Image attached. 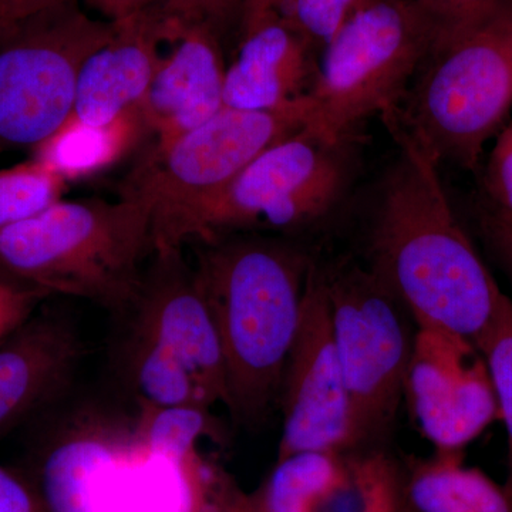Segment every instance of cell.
Masks as SVG:
<instances>
[{"instance_id":"obj_29","label":"cell","mask_w":512,"mask_h":512,"mask_svg":"<svg viewBox=\"0 0 512 512\" xmlns=\"http://www.w3.org/2000/svg\"><path fill=\"white\" fill-rule=\"evenodd\" d=\"M484 187L490 210L512 222V123L495 140L485 165Z\"/></svg>"},{"instance_id":"obj_6","label":"cell","mask_w":512,"mask_h":512,"mask_svg":"<svg viewBox=\"0 0 512 512\" xmlns=\"http://www.w3.org/2000/svg\"><path fill=\"white\" fill-rule=\"evenodd\" d=\"M309 110L308 96L274 111L224 107L171 143L154 144L120 194L150 210L154 252L192 244L228 185L258 154L305 127Z\"/></svg>"},{"instance_id":"obj_19","label":"cell","mask_w":512,"mask_h":512,"mask_svg":"<svg viewBox=\"0 0 512 512\" xmlns=\"http://www.w3.org/2000/svg\"><path fill=\"white\" fill-rule=\"evenodd\" d=\"M350 477L339 453H298L276 461L255 494L238 495L229 512H318L323 498Z\"/></svg>"},{"instance_id":"obj_11","label":"cell","mask_w":512,"mask_h":512,"mask_svg":"<svg viewBox=\"0 0 512 512\" xmlns=\"http://www.w3.org/2000/svg\"><path fill=\"white\" fill-rule=\"evenodd\" d=\"M278 402L284 416L278 460L298 453H342L349 436V400L340 367L325 272L312 265L301 322Z\"/></svg>"},{"instance_id":"obj_5","label":"cell","mask_w":512,"mask_h":512,"mask_svg":"<svg viewBox=\"0 0 512 512\" xmlns=\"http://www.w3.org/2000/svg\"><path fill=\"white\" fill-rule=\"evenodd\" d=\"M512 107V0L434 46L393 117L439 163L474 170Z\"/></svg>"},{"instance_id":"obj_4","label":"cell","mask_w":512,"mask_h":512,"mask_svg":"<svg viewBox=\"0 0 512 512\" xmlns=\"http://www.w3.org/2000/svg\"><path fill=\"white\" fill-rule=\"evenodd\" d=\"M197 456L148 447L134 430L90 420L47 446L33 485L45 512H228Z\"/></svg>"},{"instance_id":"obj_35","label":"cell","mask_w":512,"mask_h":512,"mask_svg":"<svg viewBox=\"0 0 512 512\" xmlns=\"http://www.w3.org/2000/svg\"><path fill=\"white\" fill-rule=\"evenodd\" d=\"M275 15H278L276 0H244V12H242L241 29H239L241 35Z\"/></svg>"},{"instance_id":"obj_24","label":"cell","mask_w":512,"mask_h":512,"mask_svg":"<svg viewBox=\"0 0 512 512\" xmlns=\"http://www.w3.org/2000/svg\"><path fill=\"white\" fill-rule=\"evenodd\" d=\"M366 0H276V13L322 50Z\"/></svg>"},{"instance_id":"obj_22","label":"cell","mask_w":512,"mask_h":512,"mask_svg":"<svg viewBox=\"0 0 512 512\" xmlns=\"http://www.w3.org/2000/svg\"><path fill=\"white\" fill-rule=\"evenodd\" d=\"M66 181L40 161L0 170V229L29 220L62 200Z\"/></svg>"},{"instance_id":"obj_33","label":"cell","mask_w":512,"mask_h":512,"mask_svg":"<svg viewBox=\"0 0 512 512\" xmlns=\"http://www.w3.org/2000/svg\"><path fill=\"white\" fill-rule=\"evenodd\" d=\"M79 0H8L6 2L5 15H3L0 30L13 23L32 18L39 13L47 12L62 6L73 5Z\"/></svg>"},{"instance_id":"obj_8","label":"cell","mask_w":512,"mask_h":512,"mask_svg":"<svg viewBox=\"0 0 512 512\" xmlns=\"http://www.w3.org/2000/svg\"><path fill=\"white\" fill-rule=\"evenodd\" d=\"M357 164L356 136L332 140L302 127L235 177L202 218L194 242L309 227L342 202Z\"/></svg>"},{"instance_id":"obj_15","label":"cell","mask_w":512,"mask_h":512,"mask_svg":"<svg viewBox=\"0 0 512 512\" xmlns=\"http://www.w3.org/2000/svg\"><path fill=\"white\" fill-rule=\"evenodd\" d=\"M173 45L140 107L156 144L171 143L225 107L221 36L208 26H183Z\"/></svg>"},{"instance_id":"obj_25","label":"cell","mask_w":512,"mask_h":512,"mask_svg":"<svg viewBox=\"0 0 512 512\" xmlns=\"http://www.w3.org/2000/svg\"><path fill=\"white\" fill-rule=\"evenodd\" d=\"M402 498L412 512H476L451 488L439 453L413 467L402 481Z\"/></svg>"},{"instance_id":"obj_26","label":"cell","mask_w":512,"mask_h":512,"mask_svg":"<svg viewBox=\"0 0 512 512\" xmlns=\"http://www.w3.org/2000/svg\"><path fill=\"white\" fill-rule=\"evenodd\" d=\"M352 466L362 485V512H404L402 478L389 458L375 453Z\"/></svg>"},{"instance_id":"obj_14","label":"cell","mask_w":512,"mask_h":512,"mask_svg":"<svg viewBox=\"0 0 512 512\" xmlns=\"http://www.w3.org/2000/svg\"><path fill=\"white\" fill-rule=\"evenodd\" d=\"M114 23L113 36L80 70L72 116L83 123L109 124L140 110L164 59L161 46L183 29L163 5Z\"/></svg>"},{"instance_id":"obj_7","label":"cell","mask_w":512,"mask_h":512,"mask_svg":"<svg viewBox=\"0 0 512 512\" xmlns=\"http://www.w3.org/2000/svg\"><path fill=\"white\" fill-rule=\"evenodd\" d=\"M434 43L416 0H366L322 49L305 127L339 140L402 106Z\"/></svg>"},{"instance_id":"obj_36","label":"cell","mask_w":512,"mask_h":512,"mask_svg":"<svg viewBox=\"0 0 512 512\" xmlns=\"http://www.w3.org/2000/svg\"><path fill=\"white\" fill-rule=\"evenodd\" d=\"M6 2L8 0H0V23H2L3 15H5Z\"/></svg>"},{"instance_id":"obj_12","label":"cell","mask_w":512,"mask_h":512,"mask_svg":"<svg viewBox=\"0 0 512 512\" xmlns=\"http://www.w3.org/2000/svg\"><path fill=\"white\" fill-rule=\"evenodd\" d=\"M404 397L437 451H461L500 419L487 363L473 340L417 326Z\"/></svg>"},{"instance_id":"obj_18","label":"cell","mask_w":512,"mask_h":512,"mask_svg":"<svg viewBox=\"0 0 512 512\" xmlns=\"http://www.w3.org/2000/svg\"><path fill=\"white\" fill-rule=\"evenodd\" d=\"M147 133L140 110L130 111L109 124H87L72 116L33 148L32 158L66 183L83 180L119 163Z\"/></svg>"},{"instance_id":"obj_3","label":"cell","mask_w":512,"mask_h":512,"mask_svg":"<svg viewBox=\"0 0 512 512\" xmlns=\"http://www.w3.org/2000/svg\"><path fill=\"white\" fill-rule=\"evenodd\" d=\"M147 205L57 201L29 220L0 229V266L32 288L130 312L153 255Z\"/></svg>"},{"instance_id":"obj_13","label":"cell","mask_w":512,"mask_h":512,"mask_svg":"<svg viewBox=\"0 0 512 512\" xmlns=\"http://www.w3.org/2000/svg\"><path fill=\"white\" fill-rule=\"evenodd\" d=\"M133 332L183 363L208 406H229L227 367L210 309L183 249L154 252L130 309Z\"/></svg>"},{"instance_id":"obj_17","label":"cell","mask_w":512,"mask_h":512,"mask_svg":"<svg viewBox=\"0 0 512 512\" xmlns=\"http://www.w3.org/2000/svg\"><path fill=\"white\" fill-rule=\"evenodd\" d=\"M80 353L66 319L32 316L0 342V436L62 392Z\"/></svg>"},{"instance_id":"obj_16","label":"cell","mask_w":512,"mask_h":512,"mask_svg":"<svg viewBox=\"0 0 512 512\" xmlns=\"http://www.w3.org/2000/svg\"><path fill=\"white\" fill-rule=\"evenodd\" d=\"M315 49L278 15L241 35V46L225 73V107L274 111L305 99L319 63Z\"/></svg>"},{"instance_id":"obj_9","label":"cell","mask_w":512,"mask_h":512,"mask_svg":"<svg viewBox=\"0 0 512 512\" xmlns=\"http://www.w3.org/2000/svg\"><path fill=\"white\" fill-rule=\"evenodd\" d=\"M114 29L73 3L0 30V154L33 150L72 117L83 63Z\"/></svg>"},{"instance_id":"obj_1","label":"cell","mask_w":512,"mask_h":512,"mask_svg":"<svg viewBox=\"0 0 512 512\" xmlns=\"http://www.w3.org/2000/svg\"><path fill=\"white\" fill-rule=\"evenodd\" d=\"M399 154L379 187L370 271L417 326L476 342L505 296L454 212L440 163L393 117H384Z\"/></svg>"},{"instance_id":"obj_23","label":"cell","mask_w":512,"mask_h":512,"mask_svg":"<svg viewBox=\"0 0 512 512\" xmlns=\"http://www.w3.org/2000/svg\"><path fill=\"white\" fill-rule=\"evenodd\" d=\"M476 346L487 363L497 396L500 419L508 437V476L504 487L512 495V299L504 296Z\"/></svg>"},{"instance_id":"obj_34","label":"cell","mask_w":512,"mask_h":512,"mask_svg":"<svg viewBox=\"0 0 512 512\" xmlns=\"http://www.w3.org/2000/svg\"><path fill=\"white\" fill-rule=\"evenodd\" d=\"M89 2H92V5L96 6L107 20L117 22L143 10L163 5L165 0H89Z\"/></svg>"},{"instance_id":"obj_28","label":"cell","mask_w":512,"mask_h":512,"mask_svg":"<svg viewBox=\"0 0 512 512\" xmlns=\"http://www.w3.org/2000/svg\"><path fill=\"white\" fill-rule=\"evenodd\" d=\"M163 8L183 26H208L222 36L234 26L241 29L244 0H165Z\"/></svg>"},{"instance_id":"obj_31","label":"cell","mask_w":512,"mask_h":512,"mask_svg":"<svg viewBox=\"0 0 512 512\" xmlns=\"http://www.w3.org/2000/svg\"><path fill=\"white\" fill-rule=\"evenodd\" d=\"M0 512H45L33 485L3 467H0Z\"/></svg>"},{"instance_id":"obj_20","label":"cell","mask_w":512,"mask_h":512,"mask_svg":"<svg viewBox=\"0 0 512 512\" xmlns=\"http://www.w3.org/2000/svg\"><path fill=\"white\" fill-rule=\"evenodd\" d=\"M128 372L141 404L210 407L190 372L177 357L153 340L134 332L128 348Z\"/></svg>"},{"instance_id":"obj_32","label":"cell","mask_w":512,"mask_h":512,"mask_svg":"<svg viewBox=\"0 0 512 512\" xmlns=\"http://www.w3.org/2000/svg\"><path fill=\"white\" fill-rule=\"evenodd\" d=\"M481 228L491 251L503 266L512 284V222L488 210L481 217Z\"/></svg>"},{"instance_id":"obj_2","label":"cell","mask_w":512,"mask_h":512,"mask_svg":"<svg viewBox=\"0 0 512 512\" xmlns=\"http://www.w3.org/2000/svg\"><path fill=\"white\" fill-rule=\"evenodd\" d=\"M197 245L192 269L224 353L228 410L251 426L278 402L313 264L301 249L258 235Z\"/></svg>"},{"instance_id":"obj_30","label":"cell","mask_w":512,"mask_h":512,"mask_svg":"<svg viewBox=\"0 0 512 512\" xmlns=\"http://www.w3.org/2000/svg\"><path fill=\"white\" fill-rule=\"evenodd\" d=\"M49 293L29 285L0 281V342L35 313L37 303Z\"/></svg>"},{"instance_id":"obj_21","label":"cell","mask_w":512,"mask_h":512,"mask_svg":"<svg viewBox=\"0 0 512 512\" xmlns=\"http://www.w3.org/2000/svg\"><path fill=\"white\" fill-rule=\"evenodd\" d=\"M141 414L134 426L138 439L148 447L177 458L197 456V446L207 437H217L218 429L210 407H156L141 404Z\"/></svg>"},{"instance_id":"obj_27","label":"cell","mask_w":512,"mask_h":512,"mask_svg":"<svg viewBox=\"0 0 512 512\" xmlns=\"http://www.w3.org/2000/svg\"><path fill=\"white\" fill-rule=\"evenodd\" d=\"M416 2L433 26L434 47L481 22L505 5L508 0H416Z\"/></svg>"},{"instance_id":"obj_10","label":"cell","mask_w":512,"mask_h":512,"mask_svg":"<svg viewBox=\"0 0 512 512\" xmlns=\"http://www.w3.org/2000/svg\"><path fill=\"white\" fill-rule=\"evenodd\" d=\"M333 336L349 400L346 450L382 439L404 397L414 333L407 309L370 269L325 272Z\"/></svg>"}]
</instances>
